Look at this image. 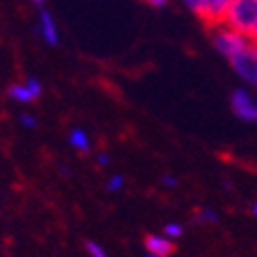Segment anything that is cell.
Listing matches in <instances>:
<instances>
[{
	"label": "cell",
	"instance_id": "obj_1",
	"mask_svg": "<svg viewBox=\"0 0 257 257\" xmlns=\"http://www.w3.org/2000/svg\"><path fill=\"white\" fill-rule=\"evenodd\" d=\"M249 44H251L249 35H245V33H241L237 29H232V27H228L224 23L214 25V29H212V46L226 60H230L237 54H241Z\"/></svg>",
	"mask_w": 257,
	"mask_h": 257
},
{
	"label": "cell",
	"instance_id": "obj_2",
	"mask_svg": "<svg viewBox=\"0 0 257 257\" xmlns=\"http://www.w3.org/2000/svg\"><path fill=\"white\" fill-rule=\"evenodd\" d=\"M222 23L249 35L257 25V0H230Z\"/></svg>",
	"mask_w": 257,
	"mask_h": 257
},
{
	"label": "cell",
	"instance_id": "obj_3",
	"mask_svg": "<svg viewBox=\"0 0 257 257\" xmlns=\"http://www.w3.org/2000/svg\"><path fill=\"white\" fill-rule=\"evenodd\" d=\"M228 64L234 70V74H237L245 84L257 89V46L255 44H249L241 54L230 58Z\"/></svg>",
	"mask_w": 257,
	"mask_h": 257
},
{
	"label": "cell",
	"instance_id": "obj_4",
	"mask_svg": "<svg viewBox=\"0 0 257 257\" xmlns=\"http://www.w3.org/2000/svg\"><path fill=\"white\" fill-rule=\"evenodd\" d=\"M230 109L241 121L257 123V99L247 89H234L230 93Z\"/></svg>",
	"mask_w": 257,
	"mask_h": 257
},
{
	"label": "cell",
	"instance_id": "obj_5",
	"mask_svg": "<svg viewBox=\"0 0 257 257\" xmlns=\"http://www.w3.org/2000/svg\"><path fill=\"white\" fill-rule=\"evenodd\" d=\"M44 87L37 78H27L25 82H15L9 87V97L17 103H33L41 97Z\"/></svg>",
	"mask_w": 257,
	"mask_h": 257
},
{
	"label": "cell",
	"instance_id": "obj_6",
	"mask_svg": "<svg viewBox=\"0 0 257 257\" xmlns=\"http://www.w3.org/2000/svg\"><path fill=\"white\" fill-rule=\"evenodd\" d=\"M228 7H230V0H204L200 19L204 21V23H208L210 27L220 25L224 21V15H226Z\"/></svg>",
	"mask_w": 257,
	"mask_h": 257
},
{
	"label": "cell",
	"instance_id": "obj_7",
	"mask_svg": "<svg viewBox=\"0 0 257 257\" xmlns=\"http://www.w3.org/2000/svg\"><path fill=\"white\" fill-rule=\"evenodd\" d=\"M39 33L48 46H58L60 31H58V25L54 21V15L46 9H41V13H39Z\"/></svg>",
	"mask_w": 257,
	"mask_h": 257
},
{
	"label": "cell",
	"instance_id": "obj_8",
	"mask_svg": "<svg viewBox=\"0 0 257 257\" xmlns=\"http://www.w3.org/2000/svg\"><path fill=\"white\" fill-rule=\"evenodd\" d=\"M144 249L148 253H153V255L169 257L175 251V243H173V239L165 237V234H148V237L144 239Z\"/></svg>",
	"mask_w": 257,
	"mask_h": 257
},
{
	"label": "cell",
	"instance_id": "obj_9",
	"mask_svg": "<svg viewBox=\"0 0 257 257\" xmlns=\"http://www.w3.org/2000/svg\"><path fill=\"white\" fill-rule=\"evenodd\" d=\"M68 144L74 148V151H78V153H89L91 151V138H89V134L82 130V127H74V130L68 134Z\"/></svg>",
	"mask_w": 257,
	"mask_h": 257
},
{
	"label": "cell",
	"instance_id": "obj_10",
	"mask_svg": "<svg viewBox=\"0 0 257 257\" xmlns=\"http://www.w3.org/2000/svg\"><path fill=\"white\" fill-rule=\"evenodd\" d=\"M196 222L198 224H214V222H218V212L212 210V208H202L196 214Z\"/></svg>",
	"mask_w": 257,
	"mask_h": 257
},
{
	"label": "cell",
	"instance_id": "obj_11",
	"mask_svg": "<svg viewBox=\"0 0 257 257\" xmlns=\"http://www.w3.org/2000/svg\"><path fill=\"white\" fill-rule=\"evenodd\" d=\"M183 230H185V228H183V224H179V222H167L165 228H163V234L175 241V239H181Z\"/></svg>",
	"mask_w": 257,
	"mask_h": 257
},
{
	"label": "cell",
	"instance_id": "obj_12",
	"mask_svg": "<svg viewBox=\"0 0 257 257\" xmlns=\"http://www.w3.org/2000/svg\"><path fill=\"white\" fill-rule=\"evenodd\" d=\"M84 251H87L89 257H107L105 247L99 245L97 241H87V243H84Z\"/></svg>",
	"mask_w": 257,
	"mask_h": 257
},
{
	"label": "cell",
	"instance_id": "obj_13",
	"mask_svg": "<svg viewBox=\"0 0 257 257\" xmlns=\"http://www.w3.org/2000/svg\"><path fill=\"white\" fill-rule=\"evenodd\" d=\"M123 185H125V179H123V175H113V177H109V181H107V191L109 194H117V191H121L123 189Z\"/></svg>",
	"mask_w": 257,
	"mask_h": 257
},
{
	"label": "cell",
	"instance_id": "obj_14",
	"mask_svg": "<svg viewBox=\"0 0 257 257\" xmlns=\"http://www.w3.org/2000/svg\"><path fill=\"white\" fill-rule=\"evenodd\" d=\"M183 5L194 13V15H198L200 17V13H202V5H204V0H183Z\"/></svg>",
	"mask_w": 257,
	"mask_h": 257
},
{
	"label": "cell",
	"instance_id": "obj_15",
	"mask_svg": "<svg viewBox=\"0 0 257 257\" xmlns=\"http://www.w3.org/2000/svg\"><path fill=\"white\" fill-rule=\"evenodd\" d=\"M21 125L27 127V130H33V127H37V119L33 115L25 113V115H21Z\"/></svg>",
	"mask_w": 257,
	"mask_h": 257
},
{
	"label": "cell",
	"instance_id": "obj_16",
	"mask_svg": "<svg viewBox=\"0 0 257 257\" xmlns=\"http://www.w3.org/2000/svg\"><path fill=\"white\" fill-rule=\"evenodd\" d=\"M161 183H163L165 187H169V189H173V187H177V177H173V175H163V177H161Z\"/></svg>",
	"mask_w": 257,
	"mask_h": 257
},
{
	"label": "cell",
	"instance_id": "obj_17",
	"mask_svg": "<svg viewBox=\"0 0 257 257\" xmlns=\"http://www.w3.org/2000/svg\"><path fill=\"white\" fill-rule=\"evenodd\" d=\"M142 3H146V5H151L153 9H163L169 0H142Z\"/></svg>",
	"mask_w": 257,
	"mask_h": 257
},
{
	"label": "cell",
	"instance_id": "obj_18",
	"mask_svg": "<svg viewBox=\"0 0 257 257\" xmlns=\"http://www.w3.org/2000/svg\"><path fill=\"white\" fill-rule=\"evenodd\" d=\"M109 163H111V159L107 157V155H103V153H101V155L97 157V165H99V167H107Z\"/></svg>",
	"mask_w": 257,
	"mask_h": 257
},
{
	"label": "cell",
	"instance_id": "obj_19",
	"mask_svg": "<svg viewBox=\"0 0 257 257\" xmlns=\"http://www.w3.org/2000/svg\"><path fill=\"white\" fill-rule=\"evenodd\" d=\"M249 39H251V44H255V46H257V25L251 29V33H249Z\"/></svg>",
	"mask_w": 257,
	"mask_h": 257
},
{
	"label": "cell",
	"instance_id": "obj_20",
	"mask_svg": "<svg viewBox=\"0 0 257 257\" xmlns=\"http://www.w3.org/2000/svg\"><path fill=\"white\" fill-rule=\"evenodd\" d=\"M31 5H35V7H39V9H44V5H46V0H29Z\"/></svg>",
	"mask_w": 257,
	"mask_h": 257
},
{
	"label": "cell",
	"instance_id": "obj_21",
	"mask_svg": "<svg viewBox=\"0 0 257 257\" xmlns=\"http://www.w3.org/2000/svg\"><path fill=\"white\" fill-rule=\"evenodd\" d=\"M251 212H253V216L257 218V202H253V206H251Z\"/></svg>",
	"mask_w": 257,
	"mask_h": 257
},
{
	"label": "cell",
	"instance_id": "obj_22",
	"mask_svg": "<svg viewBox=\"0 0 257 257\" xmlns=\"http://www.w3.org/2000/svg\"><path fill=\"white\" fill-rule=\"evenodd\" d=\"M146 257H163V255H153V253H146Z\"/></svg>",
	"mask_w": 257,
	"mask_h": 257
}]
</instances>
